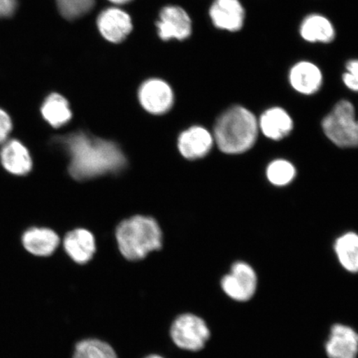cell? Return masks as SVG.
Returning a JSON list of instances; mask_svg holds the SVG:
<instances>
[{"instance_id":"cell-1","label":"cell","mask_w":358,"mask_h":358,"mask_svg":"<svg viewBox=\"0 0 358 358\" xmlns=\"http://www.w3.org/2000/svg\"><path fill=\"white\" fill-rule=\"evenodd\" d=\"M58 142L70 157L69 173L77 180L117 173L127 164L123 152L114 142L84 132L61 137Z\"/></svg>"},{"instance_id":"cell-5","label":"cell","mask_w":358,"mask_h":358,"mask_svg":"<svg viewBox=\"0 0 358 358\" xmlns=\"http://www.w3.org/2000/svg\"><path fill=\"white\" fill-rule=\"evenodd\" d=\"M170 334L177 347L190 352L201 350L210 338L206 322L192 313L178 316L171 326Z\"/></svg>"},{"instance_id":"cell-11","label":"cell","mask_w":358,"mask_h":358,"mask_svg":"<svg viewBox=\"0 0 358 358\" xmlns=\"http://www.w3.org/2000/svg\"><path fill=\"white\" fill-rule=\"evenodd\" d=\"M325 350L329 358H357L358 334L348 325H334Z\"/></svg>"},{"instance_id":"cell-8","label":"cell","mask_w":358,"mask_h":358,"mask_svg":"<svg viewBox=\"0 0 358 358\" xmlns=\"http://www.w3.org/2000/svg\"><path fill=\"white\" fill-rule=\"evenodd\" d=\"M159 17L160 20L157 22V28L159 29V37L163 40H183L191 35V20L182 8L165 7L161 11Z\"/></svg>"},{"instance_id":"cell-24","label":"cell","mask_w":358,"mask_h":358,"mask_svg":"<svg viewBox=\"0 0 358 358\" xmlns=\"http://www.w3.org/2000/svg\"><path fill=\"white\" fill-rule=\"evenodd\" d=\"M343 82L351 91L358 92V59L347 62L346 73L343 75Z\"/></svg>"},{"instance_id":"cell-26","label":"cell","mask_w":358,"mask_h":358,"mask_svg":"<svg viewBox=\"0 0 358 358\" xmlns=\"http://www.w3.org/2000/svg\"><path fill=\"white\" fill-rule=\"evenodd\" d=\"M17 6V0H0V17L13 15Z\"/></svg>"},{"instance_id":"cell-14","label":"cell","mask_w":358,"mask_h":358,"mask_svg":"<svg viewBox=\"0 0 358 358\" xmlns=\"http://www.w3.org/2000/svg\"><path fill=\"white\" fill-rule=\"evenodd\" d=\"M0 158L4 169L15 176H26L32 169V159L28 150L16 140L4 143Z\"/></svg>"},{"instance_id":"cell-10","label":"cell","mask_w":358,"mask_h":358,"mask_svg":"<svg viewBox=\"0 0 358 358\" xmlns=\"http://www.w3.org/2000/svg\"><path fill=\"white\" fill-rule=\"evenodd\" d=\"M209 15L217 29L237 32L243 27L245 13L239 0H215Z\"/></svg>"},{"instance_id":"cell-18","label":"cell","mask_w":358,"mask_h":358,"mask_svg":"<svg viewBox=\"0 0 358 358\" xmlns=\"http://www.w3.org/2000/svg\"><path fill=\"white\" fill-rule=\"evenodd\" d=\"M299 33L307 42L322 43L332 42L336 34L332 22L319 13L306 17L301 22Z\"/></svg>"},{"instance_id":"cell-15","label":"cell","mask_w":358,"mask_h":358,"mask_svg":"<svg viewBox=\"0 0 358 358\" xmlns=\"http://www.w3.org/2000/svg\"><path fill=\"white\" fill-rule=\"evenodd\" d=\"M64 245L69 256L80 265L91 261L96 252L95 238L91 232L85 229L69 232L65 237Z\"/></svg>"},{"instance_id":"cell-9","label":"cell","mask_w":358,"mask_h":358,"mask_svg":"<svg viewBox=\"0 0 358 358\" xmlns=\"http://www.w3.org/2000/svg\"><path fill=\"white\" fill-rule=\"evenodd\" d=\"M97 26L103 37L113 43L124 41L133 29L131 16L118 8H110L101 12Z\"/></svg>"},{"instance_id":"cell-23","label":"cell","mask_w":358,"mask_h":358,"mask_svg":"<svg viewBox=\"0 0 358 358\" xmlns=\"http://www.w3.org/2000/svg\"><path fill=\"white\" fill-rule=\"evenodd\" d=\"M58 10L66 20H76L92 10L95 0H56Z\"/></svg>"},{"instance_id":"cell-4","label":"cell","mask_w":358,"mask_h":358,"mask_svg":"<svg viewBox=\"0 0 358 358\" xmlns=\"http://www.w3.org/2000/svg\"><path fill=\"white\" fill-rule=\"evenodd\" d=\"M326 136L336 145L358 147V119L355 106L347 100L340 101L322 122Z\"/></svg>"},{"instance_id":"cell-6","label":"cell","mask_w":358,"mask_h":358,"mask_svg":"<svg viewBox=\"0 0 358 358\" xmlns=\"http://www.w3.org/2000/svg\"><path fill=\"white\" fill-rule=\"evenodd\" d=\"M221 285L224 292L234 301H248L257 292V273L248 263L236 262L229 274L223 277Z\"/></svg>"},{"instance_id":"cell-21","label":"cell","mask_w":358,"mask_h":358,"mask_svg":"<svg viewBox=\"0 0 358 358\" xmlns=\"http://www.w3.org/2000/svg\"><path fill=\"white\" fill-rule=\"evenodd\" d=\"M73 358H118L110 344L99 339L83 340L75 348Z\"/></svg>"},{"instance_id":"cell-2","label":"cell","mask_w":358,"mask_h":358,"mask_svg":"<svg viewBox=\"0 0 358 358\" xmlns=\"http://www.w3.org/2000/svg\"><path fill=\"white\" fill-rule=\"evenodd\" d=\"M258 129L257 119L252 111L243 106H232L217 120L214 141L223 153H244L257 141Z\"/></svg>"},{"instance_id":"cell-27","label":"cell","mask_w":358,"mask_h":358,"mask_svg":"<svg viewBox=\"0 0 358 358\" xmlns=\"http://www.w3.org/2000/svg\"><path fill=\"white\" fill-rule=\"evenodd\" d=\"M109 1L115 4H124L131 1V0H109Z\"/></svg>"},{"instance_id":"cell-13","label":"cell","mask_w":358,"mask_h":358,"mask_svg":"<svg viewBox=\"0 0 358 358\" xmlns=\"http://www.w3.org/2000/svg\"><path fill=\"white\" fill-rule=\"evenodd\" d=\"M289 82L295 91L303 95H312L323 84V74L313 62L301 61L294 64L289 73Z\"/></svg>"},{"instance_id":"cell-3","label":"cell","mask_w":358,"mask_h":358,"mask_svg":"<svg viewBox=\"0 0 358 358\" xmlns=\"http://www.w3.org/2000/svg\"><path fill=\"white\" fill-rule=\"evenodd\" d=\"M120 252L129 261H140L162 246V232L155 219L136 216L123 221L115 232Z\"/></svg>"},{"instance_id":"cell-19","label":"cell","mask_w":358,"mask_h":358,"mask_svg":"<svg viewBox=\"0 0 358 358\" xmlns=\"http://www.w3.org/2000/svg\"><path fill=\"white\" fill-rule=\"evenodd\" d=\"M43 118L55 128H60L71 119L69 102L59 94L53 93L45 100L42 106Z\"/></svg>"},{"instance_id":"cell-22","label":"cell","mask_w":358,"mask_h":358,"mask_svg":"<svg viewBox=\"0 0 358 358\" xmlns=\"http://www.w3.org/2000/svg\"><path fill=\"white\" fill-rule=\"evenodd\" d=\"M295 173L294 165L288 161L278 159L273 161L267 168V178L273 185L285 186L293 180Z\"/></svg>"},{"instance_id":"cell-20","label":"cell","mask_w":358,"mask_h":358,"mask_svg":"<svg viewBox=\"0 0 358 358\" xmlns=\"http://www.w3.org/2000/svg\"><path fill=\"white\" fill-rule=\"evenodd\" d=\"M338 261L346 271L358 273V235L348 232L340 236L334 245Z\"/></svg>"},{"instance_id":"cell-7","label":"cell","mask_w":358,"mask_h":358,"mask_svg":"<svg viewBox=\"0 0 358 358\" xmlns=\"http://www.w3.org/2000/svg\"><path fill=\"white\" fill-rule=\"evenodd\" d=\"M138 100L145 110L154 115L166 113L173 104V92L169 85L160 79H150L141 85Z\"/></svg>"},{"instance_id":"cell-25","label":"cell","mask_w":358,"mask_h":358,"mask_svg":"<svg viewBox=\"0 0 358 358\" xmlns=\"http://www.w3.org/2000/svg\"><path fill=\"white\" fill-rule=\"evenodd\" d=\"M13 124L10 115L0 109V145H3L8 140L12 131Z\"/></svg>"},{"instance_id":"cell-12","label":"cell","mask_w":358,"mask_h":358,"mask_svg":"<svg viewBox=\"0 0 358 358\" xmlns=\"http://www.w3.org/2000/svg\"><path fill=\"white\" fill-rule=\"evenodd\" d=\"M214 138L208 129L192 127L178 138V150L187 159H198L207 155L213 145Z\"/></svg>"},{"instance_id":"cell-28","label":"cell","mask_w":358,"mask_h":358,"mask_svg":"<svg viewBox=\"0 0 358 358\" xmlns=\"http://www.w3.org/2000/svg\"><path fill=\"white\" fill-rule=\"evenodd\" d=\"M145 358H164L163 357H161L159 355H150V356H148L147 357Z\"/></svg>"},{"instance_id":"cell-17","label":"cell","mask_w":358,"mask_h":358,"mask_svg":"<svg viewBox=\"0 0 358 358\" xmlns=\"http://www.w3.org/2000/svg\"><path fill=\"white\" fill-rule=\"evenodd\" d=\"M59 237L48 228H31L22 236V244L31 254L38 257L50 256L59 245Z\"/></svg>"},{"instance_id":"cell-16","label":"cell","mask_w":358,"mask_h":358,"mask_svg":"<svg viewBox=\"0 0 358 358\" xmlns=\"http://www.w3.org/2000/svg\"><path fill=\"white\" fill-rule=\"evenodd\" d=\"M258 124L264 136L274 141L287 136L294 127L292 118L280 107H273L264 112Z\"/></svg>"}]
</instances>
